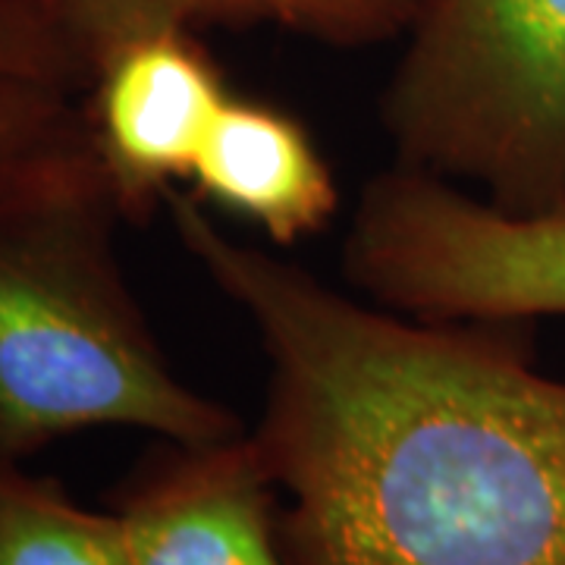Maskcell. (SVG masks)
Wrapping results in <instances>:
<instances>
[{"label": "cell", "instance_id": "8992f818", "mask_svg": "<svg viewBox=\"0 0 565 565\" xmlns=\"http://www.w3.org/2000/svg\"><path fill=\"white\" fill-rule=\"evenodd\" d=\"M132 565H292L252 434L170 444L117 490Z\"/></svg>", "mask_w": 565, "mask_h": 565}, {"label": "cell", "instance_id": "7a4b0ae2", "mask_svg": "<svg viewBox=\"0 0 565 565\" xmlns=\"http://www.w3.org/2000/svg\"><path fill=\"white\" fill-rule=\"evenodd\" d=\"M126 221L102 163L0 195V459L85 427L204 446L245 434L233 408L170 367L126 286Z\"/></svg>", "mask_w": 565, "mask_h": 565}, {"label": "cell", "instance_id": "3957f363", "mask_svg": "<svg viewBox=\"0 0 565 565\" xmlns=\"http://www.w3.org/2000/svg\"><path fill=\"white\" fill-rule=\"evenodd\" d=\"M381 120L399 167L565 211V0H424Z\"/></svg>", "mask_w": 565, "mask_h": 565}, {"label": "cell", "instance_id": "9c48e42d", "mask_svg": "<svg viewBox=\"0 0 565 565\" xmlns=\"http://www.w3.org/2000/svg\"><path fill=\"white\" fill-rule=\"evenodd\" d=\"M82 95L0 76V195L102 163Z\"/></svg>", "mask_w": 565, "mask_h": 565}, {"label": "cell", "instance_id": "5b68a950", "mask_svg": "<svg viewBox=\"0 0 565 565\" xmlns=\"http://www.w3.org/2000/svg\"><path fill=\"white\" fill-rule=\"evenodd\" d=\"M233 92L189 29H167L104 61L85 110L126 221L163 207L189 180L207 129Z\"/></svg>", "mask_w": 565, "mask_h": 565}, {"label": "cell", "instance_id": "8fae6325", "mask_svg": "<svg viewBox=\"0 0 565 565\" xmlns=\"http://www.w3.org/2000/svg\"><path fill=\"white\" fill-rule=\"evenodd\" d=\"M0 76L85 98L98 70L76 35L39 0H0Z\"/></svg>", "mask_w": 565, "mask_h": 565}, {"label": "cell", "instance_id": "7c38bea8", "mask_svg": "<svg viewBox=\"0 0 565 565\" xmlns=\"http://www.w3.org/2000/svg\"><path fill=\"white\" fill-rule=\"evenodd\" d=\"M39 3L76 35L85 54L95 63V70H102L104 61H110L120 47L132 41L192 25L189 0H39Z\"/></svg>", "mask_w": 565, "mask_h": 565}, {"label": "cell", "instance_id": "ba28073f", "mask_svg": "<svg viewBox=\"0 0 565 565\" xmlns=\"http://www.w3.org/2000/svg\"><path fill=\"white\" fill-rule=\"evenodd\" d=\"M0 565H132L117 512H92L54 478L0 459Z\"/></svg>", "mask_w": 565, "mask_h": 565}, {"label": "cell", "instance_id": "277c9868", "mask_svg": "<svg viewBox=\"0 0 565 565\" xmlns=\"http://www.w3.org/2000/svg\"><path fill=\"white\" fill-rule=\"evenodd\" d=\"M343 270L364 299L415 318H565V211H503L396 163L362 189Z\"/></svg>", "mask_w": 565, "mask_h": 565}, {"label": "cell", "instance_id": "6da1fadb", "mask_svg": "<svg viewBox=\"0 0 565 565\" xmlns=\"http://www.w3.org/2000/svg\"><path fill=\"white\" fill-rule=\"evenodd\" d=\"M163 207L267 355L252 444L292 565H565V381L522 321L362 302L226 236L199 195Z\"/></svg>", "mask_w": 565, "mask_h": 565}, {"label": "cell", "instance_id": "30bf717a", "mask_svg": "<svg viewBox=\"0 0 565 565\" xmlns=\"http://www.w3.org/2000/svg\"><path fill=\"white\" fill-rule=\"evenodd\" d=\"M424 0H189L192 22H274L330 44L405 35Z\"/></svg>", "mask_w": 565, "mask_h": 565}, {"label": "cell", "instance_id": "52a82bcc", "mask_svg": "<svg viewBox=\"0 0 565 565\" xmlns=\"http://www.w3.org/2000/svg\"><path fill=\"white\" fill-rule=\"evenodd\" d=\"M189 180L202 202L262 226L277 245L321 233L340 207L337 177L302 122L236 95L217 110Z\"/></svg>", "mask_w": 565, "mask_h": 565}]
</instances>
